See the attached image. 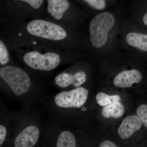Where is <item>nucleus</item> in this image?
<instances>
[{"mask_svg": "<svg viewBox=\"0 0 147 147\" xmlns=\"http://www.w3.org/2000/svg\"><path fill=\"white\" fill-rule=\"evenodd\" d=\"M1 17L23 21L44 17L45 0H1Z\"/></svg>", "mask_w": 147, "mask_h": 147, "instance_id": "nucleus-6", "label": "nucleus"}, {"mask_svg": "<svg viewBox=\"0 0 147 147\" xmlns=\"http://www.w3.org/2000/svg\"><path fill=\"white\" fill-rule=\"evenodd\" d=\"M14 114L10 113L3 103H1L0 147H6L9 140Z\"/></svg>", "mask_w": 147, "mask_h": 147, "instance_id": "nucleus-11", "label": "nucleus"}, {"mask_svg": "<svg viewBox=\"0 0 147 147\" xmlns=\"http://www.w3.org/2000/svg\"><path fill=\"white\" fill-rule=\"evenodd\" d=\"M72 67L61 71L53 80V84L60 90H68L82 86L88 81V74L85 70Z\"/></svg>", "mask_w": 147, "mask_h": 147, "instance_id": "nucleus-9", "label": "nucleus"}, {"mask_svg": "<svg viewBox=\"0 0 147 147\" xmlns=\"http://www.w3.org/2000/svg\"><path fill=\"white\" fill-rule=\"evenodd\" d=\"M137 115L142 121L143 126L147 129V104L143 103L138 106Z\"/></svg>", "mask_w": 147, "mask_h": 147, "instance_id": "nucleus-18", "label": "nucleus"}, {"mask_svg": "<svg viewBox=\"0 0 147 147\" xmlns=\"http://www.w3.org/2000/svg\"><path fill=\"white\" fill-rule=\"evenodd\" d=\"M65 125L50 117L44 122L42 138L47 146L75 147L78 142L76 136Z\"/></svg>", "mask_w": 147, "mask_h": 147, "instance_id": "nucleus-7", "label": "nucleus"}, {"mask_svg": "<svg viewBox=\"0 0 147 147\" xmlns=\"http://www.w3.org/2000/svg\"><path fill=\"white\" fill-rule=\"evenodd\" d=\"M0 88L6 94L19 101L24 108L34 107L45 96L42 81L15 64L0 67Z\"/></svg>", "mask_w": 147, "mask_h": 147, "instance_id": "nucleus-2", "label": "nucleus"}, {"mask_svg": "<svg viewBox=\"0 0 147 147\" xmlns=\"http://www.w3.org/2000/svg\"><path fill=\"white\" fill-rule=\"evenodd\" d=\"M44 122L39 111L34 107L24 108L14 114L10 137L6 147L38 146L42 138Z\"/></svg>", "mask_w": 147, "mask_h": 147, "instance_id": "nucleus-5", "label": "nucleus"}, {"mask_svg": "<svg viewBox=\"0 0 147 147\" xmlns=\"http://www.w3.org/2000/svg\"><path fill=\"white\" fill-rule=\"evenodd\" d=\"M143 125L142 121L137 115L127 116L123 119L119 127V136L122 139H128L135 132L140 130Z\"/></svg>", "mask_w": 147, "mask_h": 147, "instance_id": "nucleus-12", "label": "nucleus"}, {"mask_svg": "<svg viewBox=\"0 0 147 147\" xmlns=\"http://www.w3.org/2000/svg\"><path fill=\"white\" fill-rule=\"evenodd\" d=\"M127 42L129 45L142 51L147 52V35L130 32L127 35Z\"/></svg>", "mask_w": 147, "mask_h": 147, "instance_id": "nucleus-15", "label": "nucleus"}, {"mask_svg": "<svg viewBox=\"0 0 147 147\" xmlns=\"http://www.w3.org/2000/svg\"><path fill=\"white\" fill-rule=\"evenodd\" d=\"M10 51L5 41L0 38V67L14 64L11 60Z\"/></svg>", "mask_w": 147, "mask_h": 147, "instance_id": "nucleus-16", "label": "nucleus"}, {"mask_svg": "<svg viewBox=\"0 0 147 147\" xmlns=\"http://www.w3.org/2000/svg\"><path fill=\"white\" fill-rule=\"evenodd\" d=\"M115 24V18L111 13L102 12L92 19L89 26L91 43L96 48L104 46L107 42L108 33Z\"/></svg>", "mask_w": 147, "mask_h": 147, "instance_id": "nucleus-8", "label": "nucleus"}, {"mask_svg": "<svg viewBox=\"0 0 147 147\" xmlns=\"http://www.w3.org/2000/svg\"><path fill=\"white\" fill-rule=\"evenodd\" d=\"M143 22L144 24L147 26V12L144 15L143 18Z\"/></svg>", "mask_w": 147, "mask_h": 147, "instance_id": "nucleus-21", "label": "nucleus"}, {"mask_svg": "<svg viewBox=\"0 0 147 147\" xmlns=\"http://www.w3.org/2000/svg\"><path fill=\"white\" fill-rule=\"evenodd\" d=\"M90 92L81 86L68 90L60 91L42 101L50 117L66 126L82 123L86 112Z\"/></svg>", "mask_w": 147, "mask_h": 147, "instance_id": "nucleus-3", "label": "nucleus"}, {"mask_svg": "<svg viewBox=\"0 0 147 147\" xmlns=\"http://www.w3.org/2000/svg\"><path fill=\"white\" fill-rule=\"evenodd\" d=\"M98 146L100 147H118V146L112 141L106 140L101 142L98 145Z\"/></svg>", "mask_w": 147, "mask_h": 147, "instance_id": "nucleus-20", "label": "nucleus"}, {"mask_svg": "<svg viewBox=\"0 0 147 147\" xmlns=\"http://www.w3.org/2000/svg\"><path fill=\"white\" fill-rule=\"evenodd\" d=\"M97 103L100 106L104 107L113 102L121 101V97L118 95H110L105 93L100 92L96 96Z\"/></svg>", "mask_w": 147, "mask_h": 147, "instance_id": "nucleus-17", "label": "nucleus"}, {"mask_svg": "<svg viewBox=\"0 0 147 147\" xmlns=\"http://www.w3.org/2000/svg\"><path fill=\"white\" fill-rule=\"evenodd\" d=\"M143 79L142 73L137 69L124 70L119 73L114 78L113 84L119 88H128L134 84H139Z\"/></svg>", "mask_w": 147, "mask_h": 147, "instance_id": "nucleus-13", "label": "nucleus"}, {"mask_svg": "<svg viewBox=\"0 0 147 147\" xmlns=\"http://www.w3.org/2000/svg\"><path fill=\"white\" fill-rule=\"evenodd\" d=\"M125 108L120 101L113 102L103 107L101 114L106 119H119L124 115Z\"/></svg>", "mask_w": 147, "mask_h": 147, "instance_id": "nucleus-14", "label": "nucleus"}, {"mask_svg": "<svg viewBox=\"0 0 147 147\" xmlns=\"http://www.w3.org/2000/svg\"><path fill=\"white\" fill-rule=\"evenodd\" d=\"M44 17L69 28L71 24V4L69 0H45Z\"/></svg>", "mask_w": 147, "mask_h": 147, "instance_id": "nucleus-10", "label": "nucleus"}, {"mask_svg": "<svg viewBox=\"0 0 147 147\" xmlns=\"http://www.w3.org/2000/svg\"><path fill=\"white\" fill-rule=\"evenodd\" d=\"M1 37L10 51L17 47L43 46L69 51V28L45 18L23 21L1 18Z\"/></svg>", "mask_w": 147, "mask_h": 147, "instance_id": "nucleus-1", "label": "nucleus"}, {"mask_svg": "<svg viewBox=\"0 0 147 147\" xmlns=\"http://www.w3.org/2000/svg\"><path fill=\"white\" fill-rule=\"evenodd\" d=\"M11 51L29 73L40 80L41 76L71 61L69 51L46 46L18 47Z\"/></svg>", "mask_w": 147, "mask_h": 147, "instance_id": "nucleus-4", "label": "nucleus"}, {"mask_svg": "<svg viewBox=\"0 0 147 147\" xmlns=\"http://www.w3.org/2000/svg\"><path fill=\"white\" fill-rule=\"evenodd\" d=\"M92 8L97 10H102L106 7L105 0H82Z\"/></svg>", "mask_w": 147, "mask_h": 147, "instance_id": "nucleus-19", "label": "nucleus"}]
</instances>
